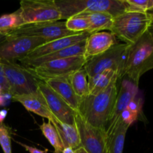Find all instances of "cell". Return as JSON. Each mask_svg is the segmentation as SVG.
I'll return each mask as SVG.
<instances>
[{"label":"cell","mask_w":153,"mask_h":153,"mask_svg":"<svg viewBox=\"0 0 153 153\" xmlns=\"http://www.w3.org/2000/svg\"><path fill=\"white\" fill-rule=\"evenodd\" d=\"M138 94V85L129 79H124L121 83V86L118 91L116 101L114 106L113 111L110 120L108 123L106 133L111 132L119 120L121 113L128 107V104L135 98Z\"/></svg>","instance_id":"4fadbf2b"},{"label":"cell","mask_w":153,"mask_h":153,"mask_svg":"<svg viewBox=\"0 0 153 153\" xmlns=\"http://www.w3.org/2000/svg\"><path fill=\"white\" fill-rule=\"evenodd\" d=\"M128 47L129 45L126 43H117L104 53L88 59L84 67L88 79L106 70L116 72L119 79L124 77Z\"/></svg>","instance_id":"5b68a950"},{"label":"cell","mask_w":153,"mask_h":153,"mask_svg":"<svg viewBox=\"0 0 153 153\" xmlns=\"http://www.w3.org/2000/svg\"><path fill=\"white\" fill-rule=\"evenodd\" d=\"M149 32L151 33V34H152V38H153V22L152 23V25H150V27H149Z\"/></svg>","instance_id":"74e56055"},{"label":"cell","mask_w":153,"mask_h":153,"mask_svg":"<svg viewBox=\"0 0 153 153\" xmlns=\"http://www.w3.org/2000/svg\"><path fill=\"white\" fill-rule=\"evenodd\" d=\"M52 123L59 134L64 148L70 147L76 150L80 147V136L76 125H69L58 120Z\"/></svg>","instance_id":"ffe728a7"},{"label":"cell","mask_w":153,"mask_h":153,"mask_svg":"<svg viewBox=\"0 0 153 153\" xmlns=\"http://www.w3.org/2000/svg\"><path fill=\"white\" fill-rule=\"evenodd\" d=\"M11 100L20 103L28 111L33 112L43 118H46L51 122L58 120L50 112L46 100L39 90L37 92L30 94L14 96L11 97Z\"/></svg>","instance_id":"2e32d148"},{"label":"cell","mask_w":153,"mask_h":153,"mask_svg":"<svg viewBox=\"0 0 153 153\" xmlns=\"http://www.w3.org/2000/svg\"><path fill=\"white\" fill-rule=\"evenodd\" d=\"M128 10L131 11L146 12L148 9L149 0H126Z\"/></svg>","instance_id":"83f0119b"},{"label":"cell","mask_w":153,"mask_h":153,"mask_svg":"<svg viewBox=\"0 0 153 153\" xmlns=\"http://www.w3.org/2000/svg\"><path fill=\"white\" fill-rule=\"evenodd\" d=\"M153 69V38L148 30L134 44L129 45L126 64V76L138 85L140 77Z\"/></svg>","instance_id":"7a4b0ae2"},{"label":"cell","mask_w":153,"mask_h":153,"mask_svg":"<svg viewBox=\"0 0 153 153\" xmlns=\"http://www.w3.org/2000/svg\"><path fill=\"white\" fill-rule=\"evenodd\" d=\"M3 93H4V91H3L2 88H0V94H3Z\"/></svg>","instance_id":"f35d334b"},{"label":"cell","mask_w":153,"mask_h":153,"mask_svg":"<svg viewBox=\"0 0 153 153\" xmlns=\"http://www.w3.org/2000/svg\"><path fill=\"white\" fill-rule=\"evenodd\" d=\"M38 90L46 100L50 112L58 121L69 125H76V111L60 96L41 80L38 83Z\"/></svg>","instance_id":"7c38bea8"},{"label":"cell","mask_w":153,"mask_h":153,"mask_svg":"<svg viewBox=\"0 0 153 153\" xmlns=\"http://www.w3.org/2000/svg\"><path fill=\"white\" fill-rule=\"evenodd\" d=\"M47 42L40 37L7 36L0 43V63L16 64V61H20L34 49Z\"/></svg>","instance_id":"8992f818"},{"label":"cell","mask_w":153,"mask_h":153,"mask_svg":"<svg viewBox=\"0 0 153 153\" xmlns=\"http://www.w3.org/2000/svg\"><path fill=\"white\" fill-rule=\"evenodd\" d=\"M6 37H7V36L6 35H4V34H0V43H1V42L6 38Z\"/></svg>","instance_id":"8d00e7d4"},{"label":"cell","mask_w":153,"mask_h":153,"mask_svg":"<svg viewBox=\"0 0 153 153\" xmlns=\"http://www.w3.org/2000/svg\"><path fill=\"white\" fill-rule=\"evenodd\" d=\"M24 25L20 10L18 9L13 13L0 16V34L7 36L13 30Z\"/></svg>","instance_id":"d4e9b609"},{"label":"cell","mask_w":153,"mask_h":153,"mask_svg":"<svg viewBox=\"0 0 153 153\" xmlns=\"http://www.w3.org/2000/svg\"><path fill=\"white\" fill-rule=\"evenodd\" d=\"M55 4L61 13V19H69L82 13L102 12L114 17L128 10L126 0H56Z\"/></svg>","instance_id":"3957f363"},{"label":"cell","mask_w":153,"mask_h":153,"mask_svg":"<svg viewBox=\"0 0 153 153\" xmlns=\"http://www.w3.org/2000/svg\"><path fill=\"white\" fill-rule=\"evenodd\" d=\"M19 144L20 146H22L27 152H28L29 153H47L48 152L47 149H46V150H40V149H37V148L34 147V146H28V145L25 144V143H19Z\"/></svg>","instance_id":"1f68e13d"},{"label":"cell","mask_w":153,"mask_h":153,"mask_svg":"<svg viewBox=\"0 0 153 153\" xmlns=\"http://www.w3.org/2000/svg\"><path fill=\"white\" fill-rule=\"evenodd\" d=\"M19 9L24 24L61 19V11L55 0H22Z\"/></svg>","instance_id":"ba28073f"},{"label":"cell","mask_w":153,"mask_h":153,"mask_svg":"<svg viewBox=\"0 0 153 153\" xmlns=\"http://www.w3.org/2000/svg\"><path fill=\"white\" fill-rule=\"evenodd\" d=\"M43 82L60 96L75 111L78 112L81 98H79L74 92L67 76L49 79Z\"/></svg>","instance_id":"ac0fdd59"},{"label":"cell","mask_w":153,"mask_h":153,"mask_svg":"<svg viewBox=\"0 0 153 153\" xmlns=\"http://www.w3.org/2000/svg\"><path fill=\"white\" fill-rule=\"evenodd\" d=\"M88 60L84 56H75L54 60L29 68L40 80L68 76L73 72L83 68Z\"/></svg>","instance_id":"30bf717a"},{"label":"cell","mask_w":153,"mask_h":153,"mask_svg":"<svg viewBox=\"0 0 153 153\" xmlns=\"http://www.w3.org/2000/svg\"><path fill=\"white\" fill-rule=\"evenodd\" d=\"M11 95L7 93H3L0 94V107L5 105L7 102L11 100Z\"/></svg>","instance_id":"d6a6232c"},{"label":"cell","mask_w":153,"mask_h":153,"mask_svg":"<svg viewBox=\"0 0 153 153\" xmlns=\"http://www.w3.org/2000/svg\"><path fill=\"white\" fill-rule=\"evenodd\" d=\"M128 108L129 110L132 111L137 113L138 114H140V111H141L142 108V100L140 97H137L131 102L128 104Z\"/></svg>","instance_id":"f546056e"},{"label":"cell","mask_w":153,"mask_h":153,"mask_svg":"<svg viewBox=\"0 0 153 153\" xmlns=\"http://www.w3.org/2000/svg\"><path fill=\"white\" fill-rule=\"evenodd\" d=\"M90 34H89L88 32H82L80 34H75V35L68 36V37H62V38L58 39V40L47 42L34 49L22 60L34 59V58H37L39 57L44 56V55L58 52L61 49H65L69 46L76 44L82 40H86L89 37Z\"/></svg>","instance_id":"5bb4252c"},{"label":"cell","mask_w":153,"mask_h":153,"mask_svg":"<svg viewBox=\"0 0 153 153\" xmlns=\"http://www.w3.org/2000/svg\"><path fill=\"white\" fill-rule=\"evenodd\" d=\"M116 79L119 80L117 73L113 70H106L102 73L88 79L90 95H97L100 94Z\"/></svg>","instance_id":"44dd1931"},{"label":"cell","mask_w":153,"mask_h":153,"mask_svg":"<svg viewBox=\"0 0 153 153\" xmlns=\"http://www.w3.org/2000/svg\"><path fill=\"white\" fill-rule=\"evenodd\" d=\"M118 79L97 95H88L81 99L78 112L88 123L106 131L118 93Z\"/></svg>","instance_id":"6da1fadb"},{"label":"cell","mask_w":153,"mask_h":153,"mask_svg":"<svg viewBox=\"0 0 153 153\" xmlns=\"http://www.w3.org/2000/svg\"><path fill=\"white\" fill-rule=\"evenodd\" d=\"M75 152L76 153H87L86 152H85V149L82 147H79V148H78L77 149H76V150H75Z\"/></svg>","instance_id":"d590c367"},{"label":"cell","mask_w":153,"mask_h":153,"mask_svg":"<svg viewBox=\"0 0 153 153\" xmlns=\"http://www.w3.org/2000/svg\"><path fill=\"white\" fill-rule=\"evenodd\" d=\"M65 23L69 31L75 33H89L90 23L85 15L79 14L71 16L65 20Z\"/></svg>","instance_id":"484cf974"},{"label":"cell","mask_w":153,"mask_h":153,"mask_svg":"<svg viewBox=\"0 0 153 153\" xmlns=\"http://www.w3.org/2000/svg\"><path fill=\"white\" fill-rule=\"evenodd\" d=\"M152 22L147 12L127 10L114 18L110 32L124 43L132 45L149 30Z\"/></svg>","instance_id":"277c9868"},{"label":"cell","mask_w":153,"mask_h":153,"mask_svg":"<svg viewBox=\"0 0 153 153\" xmlns=\"http://www.w3.org/2000/svg\"><path fill=\"white\" fill-rule=\"evenodd\" d=\"M62 153H76V152H75L74 149H73L72 148L67 147V148H64V149H63Z\"/></svg>","instance_id":"e575fe53"},{"label":"cell","mask_w":153,"mask_h":153,"mask_svg":"<svg viewBox=\"0 0 153 153\" xmlns=\"http://www.w3.org/2000/svg\"><path fill=\"white\" fill-rule=\"evenodd\" d=\"M67 77L73 91L79 98H84L89 95L90 90L88 81V77L86 70L84 67L73 72Z\"/></svg>","instance_id":"603a6c76"},{"label":"cell","mask_w":153,"mask_h":153,"mask_svg":"<svg viewBox=\"0 0 153 153\" xmlns=\"http://www.w3.org/2000/svg\"><path fill=\"white\" fill-rule=\"evenodd\" d=\"M117 43V37L111 32L99 31L93 33L86 40L84 57L88 60L101 55Z\"/></svg>","instance_id":"9a60e30c"},{"label":"cell","mask_w":153,"mask_h":153,"mask_svg":"<svg viewBox=\"0 0 153 153\" xmlns=\"http://www.w3.org/2000/svg\"><path fill=\"white\" fill-rule=\"evenodd\" d=\"M86 40H82L76 44L69 46L65 49H61L58 52H53V53L49 54V55H44V56L39 57L37 58H34V59L21 60L19 62H20L21 65L24 66V67H28V68H34V67H38L43 63L54 61V60L75 56H84L85 46H86Z\"/></svg>","instance_id":"e0dca14e"},{"label":"cell","mask_w":153,"mask_h":153,"mask_svg":"<svg viewBox=\"0 0 153 153\" xmlns=\"http://www.w3.org/2000/svg\"><path fill=\"white\" fill-rule=\"evenodd\" d=\"M0 88H2L3 91L4 93L9 94V92H10V88H9L8 83H7V81L6 79L5 76H4L2 64H1V63H0Z\"/></svg>","instance_id":"4dcf8cb0"},{"label":"cell","mask_w":153,"mask_h":153,"mask_svg":"<svg viewBox=\"0 0 153 153\" xmlns=\"http://www.w3.org/2000/svg\"><path fill=\"white\" fill-rule=\"evenodd\" d=\"M40 128L44 137L54 148L55 153H62L63 149H64V145L56 128L52 123L49 120H48V122L43 121V123L40 126Z\"/></svg>","instance_id":"cb8c5ba5"},{"label":"cell","mask_w":153,"mask_h":153,"mask_svg":"<svg viewBox=\"0 0 153 153\" xmlns=\"http://www.w3.org/2000/svg\"><path fill=\"white\" fill-rule=\"evenodd\" d=\"M7 114V111L5 109H2V110H0V125L3 123L4 120H5Z\"/></svg>","instance_id":"836d02e7"},{"label":"cell","mask_w":153,"mask_h":153,"mask_svg":"<svg viewBox=\"0 0 153 153\" xmlns=\"http://www.w3.org/2000/svg\"><path fill=\"white\" fill-rule=\"evenodd\" d=\"M88 19L90 23L89 34L99 32L102 30H108L111 28L114 21V16L107 13L93 12V13H82Z\"/></svg>","instance_id":"7402d4cb"},{"label":"cell","mask_w":153,"mask_h":153,"mask_svg":"<svg viewBox=\"0 0 153 153\" xmlns=\"http://www.w3.org/2000/svg\"><path fill=\"white\" fill-rule=\"evenodd\" d=\"M0 146L4 153H12L11 131L3 124L0 125Z\"/></svg>","instance_id":"4316f807"},{"label":"cell","mask_w":153,"mask_h":153,"mask_svg":"<svg viewBox=\"0 0 153 153\" xmlns=\"http://www.w3.org/2000/svg\"><path fill=\"white\" fill-rule=\"evenodd\" d=\"M138 116V114L135 113V112L129 110L128 108H126L121 113L120 117L119 119L121 120L124 123H126V125H128V126H130L131 124L134 123L137 120Z\"/></svg>","instance_id":"f1b7e54d"},{"label":"cell","mask_w":153,"mask_h":153,"mask_svg":"<svg viewBox=\"0 0 153 153\" xmlns=\"http://www.w3.org/2000/svg\"><path fill=\"white\" fill-rule=\"evenodd\" d=\"M11 97L25 95L38 91L40 79L29 68L16 64H2Z\"/></svg>","instance_id":"52a82bcc"},{"label":"cell","mask_w":153,"mask_h":153,"mask_svg":"<svg viewBox=\"0 0 153 153\" xmlns=\"http://www.w3.org/2000/svg\"><path fill=\"white\" fill-rule=\"evenodd\" d=\"M128 128V125L119 119L113 129L107 134L108 153L123 152L126 135Z\"/></svg>","instance_id":"d6986e66"},{"label":"cell","mask_w":153,"mask_h":153,"mask_svg":"<svg viewBox=\"0 0 153 153\" xmlns=\"http://www.w3.org/2000/svg\"><path fill=\"white\" fill-rule=\"evenodd\" d=\"M75 120L80 136V147L87 153H108L106 131L90 125L79 112H76Z\"/></svg>","instance_id":"8fae6325"},{"label":"cell","mask_w":153,"mask_h":153,"mask_svg":"<svg viewBox=\"0 0 153 153\" xmlns=\"http://www.w3.org/2000/svg\"><path fill=\"white\" fill-rule=\"evenodd\" d=\"M80 33L69 31L65 21H51L37 23L24 24L15 28L7 36H27L40 37L48 42Z\"/></svg>","instance_id":"9c48e42d"}]
</instances>
